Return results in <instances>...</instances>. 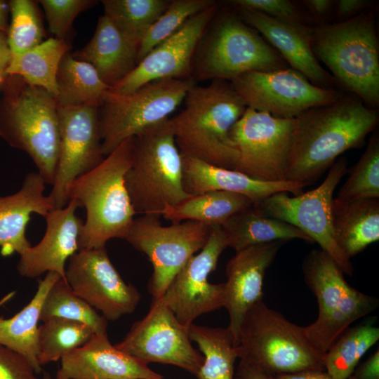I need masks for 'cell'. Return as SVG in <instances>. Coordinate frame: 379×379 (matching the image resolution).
Returning a JSON list of instances; mask_svg holds the SVG:
<instances>
[{
  "label": "cell",
  "instance_id": "10",
  "mask_svg": "<svg viewBox=\"0 0 379 379\" xmlns=\"http://www.w3.org/2000/svg\"><path fill=\"white\" fill-rule=\"evenodd\" d=\"M347 171V160L341 157L315 189L292 197L287 192H277L253 205L265 215L300 230L333 258L344 274L352 276L353 265L338 247L332 227L333 193Z\"/></svg>",
  "mask_w": 379,
  "mask_h": 379
},
{
  "label": "cell",
  "instance_id": "26",
  "mask_svg": "<svg viewBox=\"0 0 379 379\" xmlns=\"http://www.w3.org/2000/svg\"><path fill=\"white\" fill-rule=\"evenodd\" d=\"M332 227L340 249L355 256L379 240V199L333 198Z\"/></svg>",
  "mask_w": 379,
  "mask_h": 379
},
{
  "label": "cell",
  "instance_id": "40",
  "mask_svg": "<svg viewBox=\"0 0 379 379\" xmlns=\"http://www.w3.org/2000/svg\"><path fill=\"white\" fill-rule=\"evenodd\" d=\"M338 198L379 199V135L375 132L367 147L340 188Z\"/></svg>",
  "mask_w": 379,
  "mask_h": 379
},
{
  "label": "cell",
  "instance_id": "38",
  "mask_svg": "<svg viewBox=\"0 0 379 379\" xmlns=\"http://www.w3.org/2000/svg\"><path fill=\"white\" fill-rule=\"evenodd\" d=\"M84 324L62 318H51L39 326V364L60 360L67 353L86 343L93 334Z\"/></svg>",
  "mask_w": 379,
  "mask_h": 379
},
{
  "label": "cell",
  "instance_id": "12",
  "mask_svg": "<svg viewBox=\"0 0 379 379\" xmlns=\"http://www.w3.org/2000/svg\"><path fill=\"white\" fill-rule=\"evenodd\" d=\"M295 119H283L251 107L230 131L239 152L235 171L267 182L285 180Z\"/></svg>",
  "mask_w": 379,
  "mask_h": 379
},
{
  "label": "cell",
  "instance_id": "23",
  "mask_svg": "<svg viewBox=\"0 0 379 379\" xmlns=\"http://www.w3.org/2000/svg\"><path fill=\"white\" fill-rule=\"evenodd\" d=\"M185 191L194 195L210 191H225L247 197L253 204L277 192L302 193L305 186L291 181L267 182L252 178L233 169L216 166L200 159L182 156Z\"/></svg>",
  "mask_w": 379,
  "mask_h": 379
},
{
  "label": "cell",
  "instance_id": "30",
  "mask_svg": "<svg viewBox=\"0 0 379 379\" xmlns=\"http://www.w3.org/2000/svg\"><path fill=\"white\" fill-rule=\"evenodd\" d=\"M58 106H101L109 90L95 68L67 53L62 58L56 77Z\"/></svg>",
  "mask_w": 379,
  "mask_h": 379
},
{
  "label": "cell",
  "instance_id": "2",
  "mask_svg": "<svg viewBox=\"0 0 379 379\" xmlns=\"http://www.w3.org/2000/svg\"><path fill=\"white\" fill-rule=\"evenodd\" d=\"M182 103L183 109L168 119L181 154L234 170L239 152L230 131L247 106L230 82L215 80L206 86L196 83Z\"/></svg>",
  "mask_w": 379,
  "mask_h": 379
},
{
  "label": "cell",
  "instance_id": "48",
  "mask_svg": "<svg viewBox=\"0 0 379 379\" xmlns=\"http://www.w3.org/2000/svg\"><path fill=\"white\" fill-rule=\"evenodd\" d=\"M334 2L331 0H306L303 4L316 18L322 20L331 12Z\"/></svg>",
  "mask_w": 379,
  "mask_h": 379
},
{
  "label": "cell",
  "instance_id": "7",
  "mask_svg": "<svg viewBox=\"0 0 379 379\" xmlns=\"http://www.w3.org/2000/svg\"><path fill=\"white\" fill-rule=\"evenodd\" d=\"M218 10L195 53L192 68L195 81H230L249 72L289 67L281 55L236 12Z\"/></svg>",
  "mask_w": 379,
  "mask_h": 379
},
{
  "label": "cell",
  "instance_id": "5",
  "mask_svg": "<svg viewBox=\"0 0 379 379\" xmlns=\"http://www.w3.org/2000/svg\"><path fill=\"white\" fill-rule=\"evenodd\" d=\"M0 100V135L8 145L26 152L46 184L53 185L60 152V122L55 98L6 75Z\"/></svg>",
  "mask_w": 379,
  "mask_h": 379
},
{
  "label": "cell",
  "instance_id": "35",
  "mask_svg": "<svg viewBox=\"0 0 379 379\" xmlns=\"http://www.w3.org/2000/svg\"><path fill=\"white\" fill-rule=\"evenodd\" d=\"M378 340L379 328L371 322L348 328L325 352V371L334 379H347Z\"/></svg>",
  "mask_w": 379,
  "mask_h": 379
},
{
  "label": "cell",
  "instance_id": "16",
  "mask_svg": "<svg viewBox=\"0 0 379 379\" xmlns=\"http://www.w3.org/2000/svg\"><path fill=\"white\" fill-rule=\"evenodd\" d=\"M227 247L222 226L211 227L204 248L187 262L166 288L162 298L183 326L189 327L199 316L223 307L224 284L210 283L208 276Z\"/></svg>",
  "mask_w": 379,
  "mask_h": 379
},
{
  "label": "cell",
  "instance_id": "44",
  "mask_svg": "<svg viewBox=\"0 0 379 379\" xmlns=\"http://www.w3.org/2000/svg\"><path fill=\"white\" fill-rule=\"evenodd\" d=\"M29 362L0 345V379H39Z\"/></svg>",
  "mask_w": 379,
  "mask_h": 379
},
{
  "label": "cell",
  "instance_id": "51",
  "mask_svg": "<svg viewBox=\"0 0 379 379\" xmlns=\"http://www.w3.org/2000/svg\"><path fill=\"white\" fill-rule=\"evenodd\" d=\"M6 32V4L0 1V32Z\"/></svg>",
  "mask_w": 379,
  "mask_h": 379
},
{
  "label": "cell",
  "instance_id": "53",
  "mask_svg": "<svg viewBox=\"0 0 379 379\" xmlns=\"http://www.w3.org/2000/svg\"><path fill=\"white\" fill-rule=\"evenodd\" d=\"M6 75L0 71V84H3L5 81Z\"/></svg>",
  "mask_w": 379,
  "mask_h": 379
},
{
  "label": "cell",
  "instance_id": "4",
  "mask_svg": "<svg viewBox=\"0 0 379 379\" xmlns=\"http://www.w3.org/2000/svg\"><path fill=\"white\" fill-rule=\"evenodd\" d=\"M312 51L335 81L371 108L379 105V44L371 11L312 27Z\"/></svg>",
  "mask_w": 379,
  "mask_h": 379
},
{
  "label": "cell",
  "instance_id": "29",
  "mask_svg": "<svg viewBox=\"0 0 379 379\" xmlns=\"http://www.w3.org/2000/svg\"><path fill=\"white\" fill-rule=\"evenodd\" d=\"M253 206L247 197L230 192L210 191L191 195L181 202L166 207L161 215L173 223L195 221L222 226L233 215Z\"/></svg>",
  "mask_w": 379,
  "mask_h": 379
},
{
  "label": "cell",
  "instance_id": "18",
  "mask_svg": "<svg viewBox=\"0 0 379 379\" xmlns=\"http://www.w3.org/2000/svg\"><path fill=\"white\" fill-rule=\"evenodd\" d=\"M218 8L215 2L189 18L178 31L151 50L124 79L109 88V91L124 95L154 81L192 78L197 47Z\"/></svg>",
  "mask_w": 379,
  "mask_h": 379
},
{
  "label": "cell",
  "instance_id": "31",
  "mask_svg": "<svg viewBox=\"0 0 379 379\" xmlns=\"http://www.w3.org/2000/svg\"><path fill=\"white\" fill-rule=\"evenodd\" d=\"M68 50L65 41L49 38L27 51L11 55L5 74L19 77L29 85L41 88L55 98L59 64Z\"/></svg>",
  "mask_w": 379,
  "mask_h": 379
},
{
  "label": "cell",
  "instance_id": "49",
  "mask_svg": "<svg viewBox=\"0 0 379 379\" xmlns=\"http://www.w3.org/2000/svg\"><path fill=\"white\" fill-rule=\"evenodd\" d=\"M274 379H334L325 370H307L293 373L278 375Z\"/></svg>",
  "mask_w": 379,
  "mask_h": 379
},
{
  "label": "cell",
  "instance_id": "20",
  "mask_svg": "<svg viewBox=\"0 0 379 379\" xmlns=\"http://www.w3.org/2000/svg\"><path fill=\"white\" fill-rule=\"evenodd\" d=\"M79 207V201L69 199L65 206L47 213L43 238L20 255L17 270L20 276L36 278L53 272L65 279L66 263L79 250V237L84 221L76 215Z\"/></svg>",
  "mask_w": 379,
  "mask_h": 379
},
{
  "label": "cell",
  "instance_id": "52",
  "mask_svg": "<svg viewBox=\"0 0 379 379\" xmlns=\"http://www.w3.org/2000/svg\"><path fill=\"white\" fill-rule=\"evenodd\" d=\"M41 379H53V378L48 372L44 371Z\"/></svg>",
  "mask_w": 379,
  "mask_h": 379
},
{
  "label": "cell",
  "instance_id": "50",
  "mask_svg": "<svg viewBox=\"0 0 379 379\" xmlns=\"http://www.w3.org/2000/svg\"><path fill=\"white\" fill-rule=\"evenodd\" d=\"M11 57V54L7 44L6 36L4 33L0 32V71L4 74Z\"/></svg>",
  "mask_w": 379,
  "mask_h": 379
},
{
  "label": "cell",
  "instance_id": "24",
  "mask_svg": "<svg viewBox=\"0 0 379 379\" xmlns=\"http://www.w3.org/2000/svg\"><path fill=\"white\" fill-rule=\"evenodd\" d=\"M46 182L38 172L28 173L15 193L0 197V247L3 255L22 254L30 246L27 225L33 213L45 217L55 208L49 195L44 194Z\"/></svg>",
  "mask_w": 379,
  "mask_h": 379
},
{
  "label": "cell",
  "instance_id": "3",
  "mask_svg": "<svg viewBox=\"0 0 379 379\" xmlns=\"http://www.w3.org/2000/svg\"><path fill=\"white\" fill-rule=\"evenodd\" d=\"M133 157V138L121 143L91 171L76 179L68 199L86 209L79 249L105 247L114 238L125 239L136 215L125 185Z\"/></svg>",
  "mask_w": 379,
  "mask_h": 379
},
{
  "label": "cell",
  "instance_id": "41",
  "mask_svg": "<svg viewBox=\"0 0 379 379\" xmlns=\"http://www.w3.org/2000/svg\"><path fill=\"white\" fill-rule=\"evenodd\" d=\"M11 20L6 39L11 55L27 51L43 41L44 31L36 4L31 0L9 3Z\"/></svg>",
  "mask_w": 379,
  "mask_h": 379
},
{
  "label": "cell",
  "instance_id": "6",
  "mask_svg": "<svg viewBox=\"0 0 379 379\" xmlns=\"http://www.w3.org/2000/svg\"><path fill=\"white\" fill-rule=\"evenodd\" d=\"M236 348L240 360L272 376L325 370V353L310 342L302 326L291 322L263 300L246 313Z\"/></svg>",
  "mask_w": 379,
  "mask_h": 379
},
{
  "label": "cell",
  "instance_id": "21",
  "mask_svg": "<svg viewBox=\"0 0 379 379\" xmlns=\"http://www.w3.org/2000/svg\"><path fill=\"white\" fill-rule=\"evenodd\" d=\"M235 12L281 55L291 68L301 73L317 86L335 89V80L320 65L312 51V27L272 18L249 10L237 9Z\"/></svg>",
  "mask_w": 379,
  "mask_h": 379
},
{
  "label": "cell",
  "instance_id": "28",
  "mask_svg": "<svg viewBox=\"0 0 379 379\" xmlns=\"http://www.w3.org/2000/svg\"><path fill=\"white\" fill-rule=\"evenodd\" d=\"M228 247L239 251L259 244L277 241L301 239L313 243L296 227L269 217L254 205L230 218L222 226Z\"/></svg>",
  "mask_w": 379,
  "mask_h": 379
},
{
  "label": "cell",
  "instance_id": "17",
  "mask_svg": "<svg viewBox=\"0 0 379 379\" xmlns=\"http://www.w3.org/2000/svg\"><path fill=\"white\" fill-rule=\"evenodd\" d=\"M65 279L76 295L107 321L133 313L141 298L136 288L124 281L105 247L75 253L67 262Z\"/></svg>",
  "mask_w": 379,
  "mask_h": 379
},
{
  "label": "cell",
  "instance_id": "9",
  "mask_svg": "<svg viewBox=\"0 0 379 379\" xmlns=\"http://www.w3.org/2000/svg\"><path fill=\"white\" fill-rule=\"evenodd\" d=\"M196 83L193 78L162 79L124 95L109 90L99 115L104 156L126 140L168 119Z\"/></svg>",
  "mask_w": 379,
  "mask_h": 379
},
{
  "label": "cell",
  "instance_id": "19",
  "mask_svg": "<svg viewBox=\"0 0 379 379\" xmlns=\"http://www.w3.org/2000/svg\"><path fill=\"white\" fill-rule=\"evenodd\" d=\"M284 242L277 241L237 251L227 263L223 307L230 319L227 328L236 345L246 313L253 305L262 300L266 271Z\"/></svg>",
  "mask_w": 379,
  "mask_h": 379
},
{
  "label": "cell",
  "instance_id": "14",
  "mask_svg": "<svg viewBox=\"0 0 379 379\" xmlns=\"http://www.w3.org/2000/svg\"><path fill=\"white\" fill-rule=\"evenodd\" d=\"M188 328L178 321L162 297L153 298L148 313L115 347L146 364L174 365L196 375L204 356L192 346Z\"/></svg>",
  "mask_w": 379,
  "mask_h": 379
},
{
  "label": "cell",
  "instance_id": "46",
  "mask_svg": "<svg viewBox=\"0 0 379 379\" xmlns=\"http://www.w3.org/2000/svg\"><path fill=\"white\" fill-rule=\"evenodd\" d=\"M371 4L368 0H340L334 3L337 15L347 19L362 13Z\"/></svg>",
  "mask_w": 379,
  "mask_h": 379
},
{
  "label": "cell",
  "instance_id": "22",
  "mask_svg": "<svg viewBox=\"0 0 379 379\" xmlns=\"http://www.w3.org/2000/svg\"><path fill=\"white\" fill-rule=\"evenodd\" d=\"M57 376L63 379H163L147 364L121 351L107 332L93 333L60 359Z\"/></svg>",
  "mask_w": 379,
  "mask_h": 379
},
{
  "label": "cell",
  "instance_id": "32",
  "mask_svg": "<svg viewBox=\"0 0 379 379\" xmlns=\"http://www.w3.org/2000/svg\"><path fill=\"white\" fill-rule=\"evenodd\" d=\"M302 270L307 286L317 298L318 314L336 308L356 290L345 281L343 272L333 258L321 249L307 253Z\"/></svg>",
  "mask_w": 379,
  "mask_h": 379
},
{
  "label": "cell",
  "instance_id": "11",
  "mask_svg": "<svg viewBox=\"0 0 379 379\" xmlns=\"http://www.w3.org/2000/svg\"><path fill=\"white\" fill-rule=\"evenodd\" d=\"M211 227L189 220L164 226L155 215L134 219L125 240L152 265L148 291L153 298H161L176 274L204 248Z\"/></svg>",
  "mask_w": 379,
  "mask_h": 379
},
{
  "label": "cell",
  "instance_id": "15",
  "mask_svg": "<svg viewBox=\"0 0 379 379\" xmlns=\"http://www.w3.org/2000/svg\"><path fill=\"white\" fill-rule=\"evenodd\" d=\"M98 107L58 106L60 152L49 196L55 208L65 206L68 190L79 177L98 166L102 152Z\"/></svg>",
  "mask_w": 379,
  "mask_h": 379
},
{
  "label": "cell",
  "instance_id": "37",
  "mask_svg": "<svg viewBox=\"0 0 379 379\" xmlns=\"http://www.w3.org/2000/svg\"><path fill=\"white\" fill-rule=\"evenodd\" d=\"M51 318H62L84 324L94 333L107 332V320L76 295L62 277L52 285L41 307L40 321Z\"/></svg>",
  "mask_w": 379,
  "mask_h": 379
},
{
  "label": "cell",
  "instance_id": "45",
  "mask_svg": "<svg viewBox=\"0 0 379 379\" xmlns=\"http://www.w3.org/2000/svg\"><path fill=\"white\" fill-rule=\"evenodd\" d=\"M347 379H379V350L357 365Z\"/></svg>",
  "mask_w": 379,
  "mask_h": 379
},
{
  "label": "cell",
  "instance_id": "47",
  "mask_svg": "<svg viewBox=\"0 0 379 379\" xmlns=\"http://www.w3.org/2000/svg\"><path fill=\"white\" fill-rule=\"evenodd\" d=\"M235 379H274V376L251 364L240 360L235 370Z\"/></svg>",
  "mask_w": 379,
  "mask_h": 379
},
{
  "label": "cell",
  "instance_id": "54",
  "mask_svg": "<svg viewBox=\"0 0 379 379\" xmlns=\"http://www.w3.org/2000/svg\"><path fill=\"white\" fill-rule=\"evenodd\" d=\"M54 379H63V378H60V377H59V376L55 375V377Z\"/></svg>",
  "mask_w": 379,
  "mask_h": 379
},
{
  "label": "cell",
  "instance_id": "13",
  "mask_svg": "<svg viewBox=\"0 0 379 379\" xmlns=\"http://www.w3.org/2000/svg\"><path fill=\"white\" fill-rule=\"evenodd\" d=\"M230 82L248 107L283 119H295L306 110L333 102L342 95L336 89L315 86L291 67L249 72Z\"/></svg>",
  "mask_w": 379,
  "mask_h": 379
},
{
  "label": "cell",
  "instance_id": "39",
  "mask_svg": "<svg viewBox=\"0 0 379 379\" xmlns=\"http://www.w3.org/2000/svg\"><path fill=\"white\" fill-rule=\"evenodd\" d=\"M213 0H173L151 26L138 49L137 64L151 50L168 39L191 17L215 4Z\"/></svg>",
  "mask_w": 379,
  "mask_h": 379
},
{
  "label": "cell",
  "instance_id": "43",
  "mask_svg": "<svg viewBox=\"0 0 379 379\" xmlns=\"http://www.w3.org/2000/svg\"><path fill=\"white\" fill-rule=\"evenodd\" d=\"M227 2L235 10H249L275 19L305 23L302 14L291 1L232 0Z\"/></svg>",
  "mask_w": 379,
  "mask_h": 379
},
{
  "label": "cell",
  "instance_id": "8",
  "mask_svg": "<svg viewBox=\"0 0 379 379\" xmlns=\"http://www.w3.org/2000/svg\"><path fill=\"white\" fill-rule=\"evenodd\" d=\"M125 185L135 214L161 216L189 197L182 183V157L168 119L133 138L132 164Z\"/></svg>",
  "mask_w": 379,
  "mask_h": 379
},
{
  "label": "cell",
  "instance_id": "27",
  "mask_svg": "<svg viewBox=\"0 0 379 379\" xmlns=\"http://www.w3.org/2000/svg\"><path fill=\"white\" fill-rule=\"evenodd\" d=\"M60 277L55 272H47L26 306L11 318L0 316V345L25 357L37 374L42 371L38 360V322L44 299Z\"/></svg>",
  "mask_w": 379,
  "mask_h": 379
},
{
  "label": "cell",
  "instance_id": "36",
  "mask_svg": "<svg viewBox=\"0 0 379 379\" xmlns=\"http://www.w3.org/2000/svg\"><path fill=\"white\" fill-rule=\"evenodd\" d=\"M106 16L138 49L151 26L167 8L168 0H104Z\"/></svg>",
  "mask_w": 379,
  "mask_h": 379
},
{
  "label": "cell",
  "instance_id": "42",
  "mask_svg": "<svg viewBox=\"0 0 379 379\" xmlns=\"http://www.w3.org/2000/svg\"><path fill=\"white\" fill-rule=\"evenodd\" d=\"M96 1L91 0H40L54 38L65 41L76 17Z\"/></svg>",
  "mask_w": 379,
  "mask_h": 379
},
{
  "label": "cell",
  "instance_id": "25",
  "mask_svg": "<svg viewBox=\"0 0 379 379\" xmlns=\"http://www.w3.org/2000/svg\"><path fill=\"white\" fill-rule=\"evenodd\" d=\"M72 55L91 65L102 81L111 88L135 68L138 48L103 15L98 19L90 41Z\"/></svg>",
  "mask_w": 379,
  "mask_h": 379
},
{
  "label": "cell",
  "instance_id": "33",
  "mask_svg": "<svg viewBox=\"0 0 379 379\" xmlns=\"http://www.w3.org/2000/svg\"><path fill=\"white\" fill-rule=\"evenodd\" d=\"M378 300L358 290L336 308L318 314L311 324L302 326L310 342L325 353L334 341L356 320L376 309Z\"/></svg>",
  "mask_w": 379,
  "mask_h": 379
},
{
  "label": "cell",
  "instance_id": "1",
  "mask_svg": "<svg viewBox=\"0 0 379 379\" xmlns=\"http://www.w3.org/2000/svg\"><path fill=\"white\" fill-rule=\"evenodd\" d=\"M285 180L312 184L344 152L361 147L378 122V112L356 95H341L295 119Z\"/></svg>",
  "mask_w": 379,
  "mask_h": 379
},
{
  "label": "cell",
  "instance_id": "34",
  "mask_svg": "<svg viewBox=\"0 0 379 379\" xmlns=\"http://www.w3.org/2000/svg\"><path fill=\"white\" fill-rule=\"evenodd\" d=\"M188 333L204 356V363L195 375L198 379H235V361L238 356L227 328L192 324Z\"/></svg>",
  "mask_w": 379,
  "mask_h": 379
}]
</instances>
